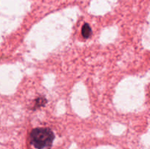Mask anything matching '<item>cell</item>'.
<instances>
[{
  "label": "cell",
  "instance_id": "cell-1",
  "mask_svg": "<svg viewBox=\"0 0 150 149\" xmlns=\"http://www.w3.org/2000/svg\"><path fill=\"white\" fill-rule=\"evenodd\" d=\"M54 139V133L48 128H36L32 130L30 134L31 143L38 149L50 146Z\"/></svg>",
  "mask_w": 150,
  "mask_h": 149
},
{
  "label": "cell",
  "instance_id": "cell-2",
  "mask_svg": "<svg viewBox=\"0 0 150 149\" xmlns=\"http://www.w3.org/2000/svg\"><path fill=\"white\" fill-rule=\"evenodd\" d=\"M81 34L83 37L86 39L89 38L92 34V29H91L90 26L88 23H85L81 29Z\"/></svg>",
  "mask_w": 150,
  "mask_h": 149
},
{
  "label": "cell",
  "instance_id": "cell-3",
  "mask_svg": "<svg viewBox=\"0 0 150 149\" xmlns=\"http://www.w3.org/2000/svg\"><path fill=\"white\" fill-rule=\"evenodd\" d=\"M46 102V100H45V99H43V98H39V99H37V105L39 107L40 106H42V105H45V103Z\"/></svg>",
  "mask_w": 150,
  "mask_h": 149
}]
</instances>
